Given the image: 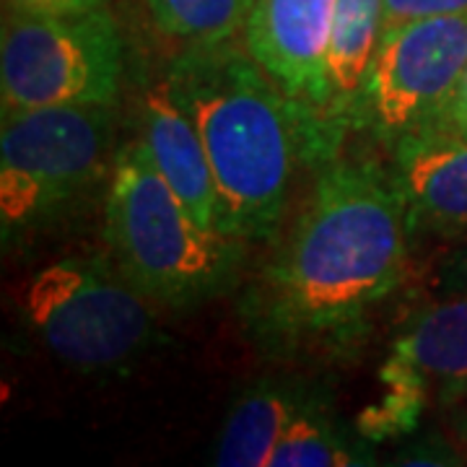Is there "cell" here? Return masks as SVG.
I'll return each mask as SVG.
<instances>
[{
  "label": "cell",
  "instance_id": "cell-5",
  "mask_svg": "<svg viewBox=\"0 0 467 467\" xmlns=\"http://www.w3.org/2000/svg\"><path fill=\"white\" fill-rule=\"evenodd\" d=\"M21 315L55 358L81 371L130 364L156 333L153 306L101 254H70L39 267L21 291Z\"/></svg>",
  "mask_w": 467,
  "mask_h": 467
},
{
  "label": "cell",
  "instance_id": "cell-21",
  "mask_svg": "<svg viewBox=\"0 0 467 467\" xmlns=\"http://www.w3.org/2000/svg\"><path fill=\"white\" fill-rule=\"evenodd\" d=\"M439 128L460 135V138H467V67L465 73H462V78H460V84H457V88H454V94H451L447 109H444V117H441V125Z\"/></svg>",
  "mask_w": 467,
  "mask_h": 467
},
{
  "label": "cell",
  "instance_id": "cell-4",
  "mask_svg": "<svg viewBox=\"0 0 467 467\" xmlns=\"http://www.w3.org/2000/svg\"><path fill=\"white\" fill-rule=\"evenodd\" d=\"M115 107L67 104L3 115L0 236L11 247L55 223L99 182L112 156Z\"/></svg>",
  "mask_w": 467,
  "mask_h": 467
},
{
  "label": "cell",
  "instance_id": "cell-14",
  "mask_svg": "<svg viewBox=\"0 0 467 467\" xmlns=\"http://www.w3.org/2000/svg\"><path fill=\"white\" fill-rule=\"evenodd\" d=\"M377 444L356 426L337 420L327 392L319 389L278 439L270 467H361L377 465Z\"/></svg>",
  "mask_w": 467,
  "mask_h": 467
},
{
  "label": "cell",
  "instance_id": "cell-8",
  "mask_svg": "<svg viewBox=\"0 0 467 467\" xmlns=\"http://www.w3.org/2000/svg\"><path fill=\"white\" fill-rule=\"evenodd\" d=\"M337 0H254L242 42L270 81L299 109L309 140V169L322 164L325 73Z\"/></svg>",
  "mask_w": 467,
  "mask_h": 467
},
{
  "label": "cell",
  "instance_id": "cell-12",
  "mask_svg": "<svg viewBox=\"0 0 467 467\" xmlns=\"http://www.w3.org/2000/svg\"><path fill=\"white\" fill-rule=\"evenodd\" d=\"M413 368L441 408L467 400V291H451L402 322L389 353Z\"/></svg>",
  "mask_w": 467,
  "mask_h": 467
},
{
  "label": "cell",
  "instance_id": "cell-20",
  "mask_svg": "<svg viewBox=\"0 0 467 467\" xmlns=\"http://www.w3.org/2000/svg\"><path fill=\"white\" fill-rule=\"evenodd\" d=\"M434 285L441 294L467 291V234L457 236V242L439 257L434 265Z\"/></svg>",
  "mask_w": 467,
  "mask_h": 467
},
{
  "label": "cell",
  "instance_id": "cell-17",
  "mask_svg": "<svg viewBox=\"0 0 467 467\" xmlns=\"http://www.w3.org/2000/svg\"><path fill=\"white\" fill-rule=\"evenodd\" d=\"M467 14V0H382V32L423 18Z\"/></svg>",
  "mask_w": 467,
  "mask_h": 467
},
{
  "label": "cell",
  "instance_id": "cell-15",
  "mask_svg": "<svg viewBox=\"0 0 467 467\" xmlns=\"http://www.w3.org/2000/svg\"><path fill=\"white\" fill-rule=\"evenodd\" d=\"M379 382L384 387L382 398L364 408L356 420V429L374 444L413 434L429 402L434 400L431 389L416 371L392 356L384 358L379 368Z\"/></svg>",
  "mask_w": 467,
  "mask_h": 467
},
{
  "label": "cell",
  "instance_id": "cell-1",
  "mask_svg": "<svg viewBox=\"0 0 467 467\" xmlns=\"http://www.w3.org/2000/svg\"><path fill=\"white\" fill-rule=\"evenodd\" d=\"M312 171L294 223L236 301L254 348L285 364L356 356L410 263V221L387 169L337 153Z\"/></svg>",
  "mask_w": 467,
  "mask_h": 467
},
{
  "label": "cell",
  "instance_id": "cell-6",
  "mask_svg": "<svg viewBox=\"0 0 467 467\" xmlns=\"http://www.w3.org/2000/svg\"><path fill=\"white\" fill-rule=\"evenodd\" d=\"M125 78V39L115 14L29 16L8 11L0 29L3 115L39 107H115Z\"/></svg>",
  "mask_w": 467,
  "mask_h": 467
},
{
  "label": "cell",
  "instance_id": "cell-13",
  "mask_svg": "<svg viewBox=\"0 0 467 467\" xmlns=\"http://www.w3.org/2000/svg\"><path fill=\"white\" fill-rule=\"evenodd\" d=\"M322 387L301 377H263L244 387L221 423L213 447L218 467H270V457L291 418Z\"/></svg>",
  "mask_w": 467,
  "mask_h": 467
},
{
  "label": "cell",
  "instance_id": "cell-2",
  "mask_svg": "<svg viewBox=\"0 0 467 467\" xmlns=\"http://www.w3.org/2000/svg\"><path fill=\"white\" fill-rule=\"evenodd\" d=\"M164 78L208 153L218 232L244 244L270 242L288 211L296 167H309L301 112L254 63L242 34L184 45Z\"/></svg>",
  "mask_w": 467,
  "mask_h": 467
},
{
  "label": "cell",
  "instance_id": "cell-22",
  "mask_svg": "<svg viewBox=\"0 0 467 467\" xmlns=\"http://www.w3.org/2000/svg\"><path fill=\"white\" fill-rule=\"evenodd\" d=\"M450 436H451V441L457 444V450L462 451V457H465V462H467V405L465 402H460V405L450 408Z\"/></svg>",
  "mask_w": 467,
  "mask_h": 467
},
{
  "label": "cell",
  "instance_id": "cell-18",
  "mask_svg": "<svg viewBox=\"0 0 467 467\" xmlns=\"http://www.w3.org/2000/svg\"><path fill=\"white\" fill-rule=\"evenodd\" d=\"M392 465H465L462 451L451 441V436L441 439L439 434L423 436L408 441L402 450L395 451Z\"/></svg>",
  "mask_w": 467,
  "mask_h": 467
},
{
  "label": "cell",
  "instance_id": "cell-19",
  "mask_svg": "<svg viewBox=\"0 0 467 467\" xmlns=\"http://www.w3.org/2000/svg\"><path fill=\"white\" fill-rule=\"evenodd\" d=\"M5 5L29 16H84L109 8V0H5Z\"/></svg>",
  "mask_w": 467,
  "mask_h": 467
},
{
  "label": "cell",
  "instance_id": "cell-3",
  "mask_svg": "<svg viewBox=\"0 0 467 467\" xmlns=\"http://www.w3.org/2000/svg\"><path fill=\"white\" fill-rule=\"evenodd\" d=\"M104 242L153 309L190 312L234 291L250 244L205 229L153 167L140 138L112 156Z\"/></svg>",
  "mask_w": 467,
  "mask_h": 467
},
{
  "label": "cell",
  "instance_id": "cell-16",
  "mask_svg": "<svg viewBox=\"0 0 467 467\" xmlns=\"http://www.w3.org/2000/svg\"><path fill=\"white\" fill-rule=\"evenodd\" d=\"M254 0H146L153 29L184 45L218 42L242 34Z\"/></svg>",
  "mask_w": 467,
  "mask_h": 467
},
{
  "label": "cell",
  "instance_id": "cell-9",
  "mask_svg": "<svg viewBox=\"0 0 467 467\" xmlns=\"http://www.w3.org/2000/svg\"><path fill=\"white\" fill-rule=\"evenodd\" d=\"M389 177L400 192L410 232L467 234V138L431 128L389 150Z\"/></svg>",
  "mask_w": 467,
  "mask_h": 467
},
{
  "label": "cell",
  "instance_id": "cell-11",
  "mask_svg": "<svg viewBox=\"0 0 467 467\" xmlns=\"http://www.w3.org/2000/svg\"><path fill=\"white\" fill-rule=\"evenodd\" d=\"M382 36V0H337L319 119L322 161L343 150L358 125L368 67Z\"/></svg>",
  "mask_w": 467,
  "mask_h": 467
},
{
  "label": "cell",
  "instance_id": "cell-7",
  "mask_svg": "<svg viewBox=\"0 0 467 467\" xmlns=\"http://www.w3.org/2000/svg\"><path fill=\"white\" fill-rule=\"evenodd\" d=\"M467 67V14L384 29L368 67L356 133L387 153L441 125Z\"/></svg>",
  "mask_w": 467,
  "mask_h": 467
},
{
  "label": "cell",
  "instance_id": "cell-10",
  "mask_svg": "<svg viewBox=\"0 0 467 467\" xmlns=\"http://www.w3.org/2000/svg\"><path fill=\"white\" fill-rule=\"evenodd\" d=\"M138 138L149 150L153 167L190 213L205 229L218 232V195L208 153L192 117L171 94L164 76L143 91Z\"/></svg>",
  "mask_w": 467,
  "mask_h": 467
}]
</instances>
